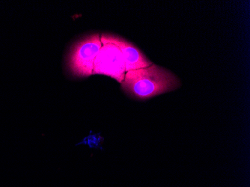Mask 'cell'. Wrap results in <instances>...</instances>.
Returning <instances> with one entry per match:
<instances>
[{"label":"cell","mask_w":250,"mask_h":187,"mask_svg":"<svg viewBox=\"0 0 250 187\" xmlns=\"http://www.w3.org/2000/svg\"><path fill=\"white\" fill-rule=\"evenodd\" d=\"M181 85L173 73L157 64L127 71L120 84L121 89L137 100H147L165 93L172 92Z\"/></svg>","instance_id":"1"},{"label":"cell","mask_w":250,"mask_h":187,"mask_svg":"<svg viewBox=\"0 0 250 187\" xmlns=\"http://www.w3.org/2000/svg\"><path fill=\"white\" fill-rule=\"evenodd\" d=\"M101 39L113 43L119 47L126 64V72L145 68L154 64L133 43L123 38L110 34H101Z\"/></svg>","instance_id":"4"},{"label":"cell","mask_w":250,"mask_h":187,"mask_svg":"<svg viewBox=\"0 0 250 187\" xmlns=\"http://www.w3.org/2000/svg\"><path fill=\"white\" fill-rule=\"evenodd\" d=\"M102 46L101 35L94 33L76 42L67 56V65L71 75L84 78L92 75L96 56Z\"/></svg>","instance_id":"2"},{"label":"cell","mask_w":250,"mask_h":187,"mask_svg":"<svg viewBox=\"0 0 250 187\" xmlns=\"http://www.w3.org/2000/svg\"><path fill=\"white\" fill-rule=\"evenodd\" d=\"M102 46L94 63L92 75H104L122 83L126 74V64L119 47L101 39Z\"/></svg>","instance_id":"3"}]
</instances>
